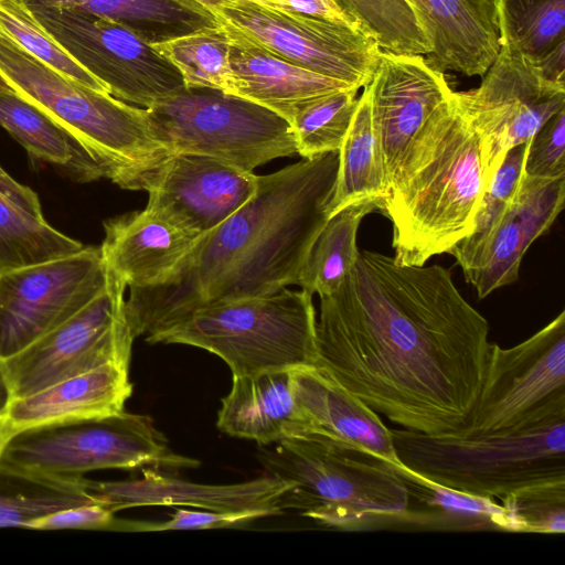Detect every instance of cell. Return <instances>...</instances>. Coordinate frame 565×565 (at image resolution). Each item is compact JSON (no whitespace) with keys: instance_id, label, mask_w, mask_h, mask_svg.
Listing matches in <instances>:
<instances>
[{"instance_id":"6da1fadb","label":"cell","mask_w":565,"mask_h":565,"mask_svg":"<svg viewBox=\"0 0 565 565\" xmlns=\"http://www.w3.org/2000/svg\"><path fill=\"white\" fill-rule=\"evenodd\" d=\"M488 337L447 268L360 250L339 288L320 297L312 366L402 428L454 434L480 393Z\"/></svg>"},{"instance_id":"7a4b0ae2","label":"cell","mask_w":565,"mask_h":565,"mask_svg":"<svg viewBox=\"0 0 565 565\" xmlns=\"http://www.w3.org/2000/svg\"><path fill=\"white\" fill-rule=\"evenodd\" d=\"M338 167L334 151L258 175L250 200L201 235L164 282L129 288L125 308L134 338L153 343L201 307L297 285L329 217Z\"/></svg>"},{"instance_id":"3957f363","label":"cell","mask_w":565,"mask_h":565,"mask_svg":"<svg viewBox=\"0 0 565 565\" xmlns=\"http://www.w3.org/2000/svg\"><path fill=\"white\" fill-rule=\"evenodd\" d=\"M487 185L478 136L452 93L426 124L384 203L395 262L422 266L449 253L472 232Z\"/></svg>"},{"instance_id":"277c9868","label":"cell","mask_w":565,"mask_h":565,"mask_svg":"<svg viewBox=\"0 0 565 565\" xmlns=\"http://www.w3.org/2000/svg\"><path fill=\"white\" fill-rule=\"evenodd\" d=\"M0 87L30 102L61 126L126 190H147L171 154L145 108L64 75L0 34Z\"/></svg>"},{"instance_id":"5b68a950","label":"cell","mask_w":565,"mask_h":565,"mask_svg":"<svg viewBox=\"0 0 565 565\" xmlns=\"http://www.w3.org/2000/svg\"><path fill=\"white\" fill-rule=\"evenodd\" d=\"M267 475L289 487L277 509L296 510L320 525L358 530L404 521L407 487L391 463L358 446L306 433L258 446Z\"/></svg>"},{"instance_id":"8992f818","label":"cell","mask_w":565,"mask_h":565,"mask_svg":"<svg viewBox=\"0 0 565 565\" xmlns=\"http://www.w3.org/2000/svg\"><path fill=\"white\" fill-rule=\"evenodd\" d=\"M391 431L403 466L467 494L502 501L533 486L565 481V404L500 431Z\"/></svg>"},{"instance_id":"52a82bcc","label":"cell","mask_w":565,"mask_h":565,"mask_svg":"<svg viewBox=\"0 0 565 565\" xmlns=\"http://www.w3.org/2000/svg\"><path fill=\"white\" fill-rule=\"evenodd\" d=\"M174 452L149 416L119 413L25 427L0 446V471L34 479H77L103 469L196 468Z\"/></svg>"},{"instance_id":"ba28073f","label":"cell","mask_w":565,"mask_h":565,"mask_svg":"<svg viewBox=\"0 0 565 565\" xmlns=\"http://www.w3.org/2000/svg\"><path fill=\"white\" fill-rule=\"evenodd\" d=\"M316 310L306 290H280L201 307L153 343L196 347L220 356L233 375L312 366Z\"/></svg>"},{"instance_id":"9c48e42d","label":"cell","mask_w":565,"mask_h":565,"mask_svg":"<svg viewBox=\"0 0 565 565\" xmlns=\"http://www.w3.org/2000/svg\"><path fill=\"white\" fill-rule=\"evenodd\" d=\"M172 153L220 159L247 171L297 153L290 122L249 99L207 87H183L145 108Z\"/></svg>"},{"instance_id":"30bf717a","label":"cell","mask_w":565,"mask_h":565,"mask_svg":"<svg viewBox=\"0 0 565 565\" xmlns=\"http://www.w3.org/2000/svg\"><path fill=\"white\" fill-rule=\"evenodd\" d=\"M29 9L49 35L121 102L149 108L185 87L167 57L120 23L74 9Z\"/></svg>"},{"instance_id":"8fae6325","label":"cell","mask_w":565,"mask_h":565,"mask_svg":"<svg viewBox=\"0 0 565 565\" xmlns=\"http://www.w3.org/2000/svg\"><path fill=\"white\" fill-rule=\"evenodd\" d=\"M211 12L275 55L358 88L371 82L379 65L376 42L343 23L249 0H223Z\"/></svg>"},{"instance_id":"7c38bea8","label":"cell","mask_w":565,"mask_h":565,"mask_svg":"<svg viewBox=\"0 0 565 565\" xmlns=\"http://www.w3.org/2000/svg\"><path fill=\"white\" fill-rule=\"evenodd\" d=\"M109 275L106 289L64 323L3 360L14 398L106 364L129 365L135 340L127 286Z\"/></svg>"},{"instance_id":"4fadbf2b","label":"cell","mask_w":565,"mask_h":565,"mask_svg":"<svg viewBox=\"0 0 565 565\" xmlns=\"http://www.w3.org/2000/svg\"><path fill=\"white\" fill-rule=\"evenodd\" d=\"M454 99L478 136L489 183L510 149L565 108V84L547 79L532 61L501 44L481 84L454 92Z\"/></svg>"},{"instance_id":"5bb4252c","label":"cell","mask_w":565,"mask_h":565,"mask_svg":"<svg viewBox=\"0 0 565 565\" xmlns=\"http://www.w3.org/2000/svg\"><path fill=\"white\" fill-rule=\"evenodd\" d=\"M100 246L0 274V359L54 330L108 285Z\"/></svg>"},{"instance_id":"9a60e30c","label":"cell","mask_w":565,"mask_h":565,"mask_svg":"<svg viewBox=\"0 0 565 565\" xmlns=\"http://www.w3.org/2000/svg\"><path fill=\"white\" fill-rule=\"evenodd\" d=\"M565 402V311L508 349L491 343L480 393L463 428L468 435L514 428Z\"/></svg>"},{"instance_id":"2e32d148","label":"cell","mask_w":565,"mask_h":565,"mask_svg":"<svg viewBox=\"0 0 565 565\" xmlns=\"http://www.w3.org/2000/svg\"><path fill=\"white\" fill-rule=\"evenodd\" d=\"M366 87L391 194L426 124L454 90L423 55L382 50Z\"/></svg>"},{"instance_id":"e0dca14e","label":"cell","mask_w":565,"mask_h":565,"mask_svg":"<svg viewBox=\"0 0 565 565\" xmlns=\"http://www.w3.org/2000/svg\"><path fill=\"white\" fill-rule=\"evenodd\" d=\"M258 175L220 159L172 153L147 188L145 209L201 236L255 194Z\"/></svg>"},{"instance_id":"ac0fdd59","label":"cell","mask_w":565,"mask_h":565,"mask_svg":"<svg viewBox=\"0 0 565 565\" xmlns=\"http://www.w3.org/2000/svg\"><path fill=\"white\" fill-rule=\"evenodd\" d=\"M565 201V177L537 179L522 171L514 198L492 231L462 267L479 298L519 278L520 265L531 244L545 234Z\"/></svg>"},{"instance_id":"d6986e66","label":"cell","mask_w":565,"mask_h":565,"mask_svg":"<svg viewBox=\"0 0 565 565\" xmlns=\"http://www.w3.org/2000/svg\"><path fill=\"white\" fill-rule=\"evenodd\" d=\"M141 477L119 481H95L85 478L86 491L113 512L138 507H194L212 511L270 510L276 514L277 501L289 487L265 475L231 484H205L188 481L142 468Z\"/></svg>"},{"instance_id":"ffe728a7","label":"cell","mask_w":565,"mask_h":565,"mask_svg":"<svg viewBox=\"0 0 565 565\" xmlns=\"http://www.w3.org/2000/svg\"><path fill=\"white\" fill-rule=\"evenodd\" d=\"M429 41L436 70L483 76L500 47L497 0H406Z\"/></svg>"},{"instance_id":"44dd1931","label":"cell","mask_w":565,"mask_h":565,"mask_svg":"<svg viewBox=\"0 0 565 565\" xmlns=\"http://www.w3.org/2000/svg\"><path fill=\"white\" fill-rule=\"evenodd\" d=\"M104 230L105 265L127 288L164 282L200 237L147 209L108 218Z\"/></svg>"},{"instance_id":"7402d4cb","label":"cell","mask_w":565,"mask_h":565,"mask_svg":"<svg viewBox=\"0 0 565 565\" xmlns=\"http://www.w3.org/2000/svg\"><path fill=\"white\" fill-rule=\"evenodd\" d=\"M292 386L300 418L294 437L313 433L337 438L402 465L392 431L379 414L317 367L292 369Z\"/></svg>"},{"instance_id":"603a6c76","label":"cell","mask_w":565,"mask_h":565,"mask_svg":"<svg viewBox=\"0 0 565 565\" xmlns=\"http://www.w3.org/2000/svg\"><path fill=\"white\" fill-rule=\"evenodd\" d=\"M222 26L231 43L230 62L236 79L235 95L263 105L288 121L309 102L354 87L292 64L243 34Z\"/></svg>"},{"instance_id":"cb8c5ba5","label":"cell","mask_w":565,"mask_h":565,"mask_svg":"<svg viewBox=\"0 0 565 565\" xmlns=\"http://www.w3.org/2000/svg\"><path fill=\"white\" fill-rule=\"evenodd\" d=\"M131 393L129 365H103L14 398L4 415L7 435L35 425L122 413Z\"/></svg>"},{"instance_id":"d4e9b609","label":"cell","mask_w":565,"mask_h":565,"mask_svg":"<svg viewBox=\"0 0 565 565\" xmlns=\"http://www.w3.org/2000/svg\"><path fill=\"white\" fill-rule=\"evenodd\" d=\"M216 426L226 435L260 446L294 437L300 418L292 370L233 375L231 391L221 402Z\"/></svg>"},{"instance_id":"484cf974","label":"cell","mask_w":565,"mask_h":565,"mask_svg":"<svg viewBox=\"0 0 565 565\" xmlns=\"http://www.w3.org/2000/svg\"><path fill=\"white\" fill-rule=\"evenodd\" d=\"M26 6L74 9L107 17L150 44L220 25L191 0H24Z\"/></svg>"},{"instance_id":"4316f807","label":"cell","mask_w":565,"mask_h":565,"mask_svg":"<svg viewBox=\"0 0 565 565\" xmlns=\"http://www.w3.org/2000/svg\"><path fill=\"white\" fill-rule=\"evenodd\" d=\"M408 491L404 521L441 530L512 531L508 511L493 499L481 498L439 486L395 465Z\"/></svg>"},{"instance_id":"83f0119b","label":"cell","mask_w":565,"mask_h":565,"mask_svg":"<svg viewBox=\"0 0 565 565\" xmlns=\"http://www.w3.org/2000/svg\"><path fill=\"white\" fill-rule=\"evenodd\" d=\"M0 126L34 159L67 169L79 181L104 178L98 164L61 126L17 93L2 87Z\"/></svg>"},{"instance_id":"f1b7e54d","label":"cell","mask_w":565,"mask_h":565,"mask_svg":"<svg viewBox=\"0 0 565 565\" xmlns=\"http://www.w3.org/2000/svg\"><path fill=\"white\" fill-rule=\"evenodd\" d=\"M363 88L350 129L338 151V177L329 204V216L351 203L367 199L381 202L384 207L390 196L382 150L372 120L369 89L366 86Z\"/></svg>"},{"instance_id":"f546056e","label":"cell","mask_w":565,"mask_h":565,"mask_svg":"<svg viewBox=\"0 0 565 565\" xmlns=\"http://www.w3.org/2000/svg\"><path fill=\"white\" fill-rule=\"evenodd\" d=\"M377 211H383V204L367 199L331 214L308 252L297 285L312 296L335 291L358 259L356 236L362 220Z\"/></svg>"},{"instance_id":"4dcf8cb0","label":"cell","mask_w":565,"mask_h":565,"mask_svg":"<svg viewBox=\"0 0 565 565\" xmlns=\"http://www.w3.org/2000/svg\"><path fill=\"white\" fill-rule=\"evenodd\" d=\"M501 44L539 65L565 47V0H497Z\"/></svg>"},{"instance_id":"1f68e13d","label":"cell","mask_w":565,"mask_h":565,"mask_svg":"<svg viewBox=\"0 0 565 565\" xmlns=\"http://www.w3.org/2000/svg\"><path fill=\"white\" fill-rule=\"evenodd\" d=\"M84 245L0 192V274L61 258Z\"/></svg>"},{"instance_id":"d6a6232c","label":"cell","mask_w":565,"mask_h":565,"mask_svg":"<svg viewBox=\"0 0 565 565\" xmlns=\"http://www.w3.org/2000/svg\"><path fill=\"white\" fill-rule=\"evenodd\" d=\"M99 503L85 489V478L34 479L0 471V527H28L49 513Z\"/></svg>"},{"instance_id":"836d02e7","label":"cell","mask_w":565,"mask_h":565,"mask_svg":"<svg viewBox=\"0 0 565 565\" xmlns=\"http://www.w3.org/2000/svg\"><path fill=\"white\" fill-rule=\"evenodd\" d=\"M152 45L178 68L185 87H207L235 95L230 38L221 24Z\"/></svg>"},{"instance_id":"e575fe53","label":"cell","mask_w":565,"mask_h":565,"mask_svg":"<svg viewBox=\"0 0 565 565\" xmlns=\"http://www.w3.org/2000/svg\"><path fill=\"white\" fill-rule=\"evenodd\" d=\"M382 51L427 56L430 44L406 0H337Z\"/></svg>"},{"instance_id":"d590c367","label":"cell","mask_w":565,"mask_h":565,"mask_svg":"<svg viewBox=\"0 0 565 565\" xmlns=\"http://www.w3.org/2000/svg\"><path fill=\"white\" fill-rule=\"evenodd\" d=\"M358 90L351 87L321 96L294 114L289 122L298 154L313 158L339 151L358 107Z\"/></svg>"},{"instance_id":"8d00e7d4","label":"cell","mask_w":565,"mask_h":565,"mask_svg":"<svg viewBox=\"0 0 565 565\" xmlns=\"http://www.w3.org/2000/svg\"><path fill=\"white\" fill-rule=\"evenodd\" d=\"M0 34L64 75L98 92L106 87L72 58L40 25L24 0H0Z\"/></svg>"},{"instance_id":"74e56055","label":"cell","mask_w":565,"mask_h":565,"mask_svg":"<svg viewBox=\"0 0 565 565\" xmlns=\"http://www.w3.org/2000/svg\"><path fill=\"white\" fill-rule=\"evenodd\" d=\"M526 143L510 149L490 182L480 201L472 232L450 252L460 267H465L514 198L523 171Z\"/></svg>"},{"instance_id":"f35d334b","label":"cell","mask_w":565,"mask_h":565,"mask_svg":"<svg viewBox=\"0 0 565 565\" xmlns=\"http://www.w3.org/2000/svg\"><path fill=\"white\" fill-rule=\"evenodd\" d=\"M501 502L508 511L513 532H565V481L533 486Z\"/></svg>"},{"instance_id":"ab89813d","label":"cell","mask_w":565,"mask_h":565,"mask_svg":"<svg viewBox=\"0 0 565 565\" xmlns=\"http://www.w3.org/2000/svg\"><path fill=\"white\" fill-rule=\"evenodd\" d=\"M523 173L537 179L565 177V108L526 142Z\"/></svg>"},{"instance_id":"60d3db41","label":"cell","mask_w":565,"mask_h":565,"mask_svg":"<svg viewBox=\"0 0 565 565\" xmlns=\"http://www.w3.org/2000/svg\"><path fill=\"white\" fill-rule=\"evenodd\" d=\"M276 515L270 510L212 511L174 508L171 519L163 523L120 520L119 531L210 530L237 527L255 520Z\"/></svg>"},{"instance_id":"b9f144b4","label":"cell","mask_w":565,"mask_h":565,"mask_svg":"<svg viewBox=\"0 0 565 565\" xmlns=\"http://www.w3.org/2000/svg\"><path fill=\"white\" fill-rule=\"evenodd\" d=\"M115 512L100 503H88L62 509L43 515L29 524L34 530H115L119 519Z\"/></svg>"},{"instance_id":"7bdbcfd3","label":"cell","mask_w":565,"mask_h":565,"mask_svg":"<svg viewBox=\"0 0 565 565\" xmlns=\"http://www.w3.org/2000/svg\"><path fill=\"white\" fill-rule=\"evenodd\" d=\"M280 2L284 8L303 14L343 23L362 31L354 19L340 6L337 0H280Z\"/></svg>"},{"instance_id":"ee69618b","label":"cell","mask_w":565,"mask_h":565,"mask_svg":"<svg viewBox=\"0 0 565 565\" xmlns=\"http://www.w3.org/2000/svg\"><path fill=\"white\" fill-rule=\"evenodd\" d=\"M0 192L32 215L44 218L38 194L29 186L15 181L1 167Z\"/></svg>"},{"instance_id":"f6af8a7d","label":"cell","mask_w":565,"mask_h":565,"mask_svg":"<svg viewBox=\"0 0 565 565\" xmlns=\"http://www.w3.org/2000/svg\"><path fill=\"white\" fill-rule=\"evenodd\" d=\"M14 399L12 387L6 371L3 360L0 359V417H3Z\"/></svg>"},{"instance_id":"bcb514c9","label":"cell","mask_w":565,"mask_h":565,"mask_svg":"<svg viewBox=\"0 0 565 565\" xmlns=\"http://www.w3.org/2000/svg\"><path fill=\"white\" fill-rule=\"evenodd\" d=\"M194 2L200 3L207 10H212L217 3H220L223 0H191ZM257 3L266 4V6H274V7H282L280 0H249ZM284 8V7H282Z\"/></svg>"},{"instance_id":"7dc6e473","label":"cell","mask_w":565,"mask_h":565,"mask_svg":"<svg viewBox=\"0 0 565 565\" xmlns=\"http://www.w3.org/2000/svg\"><path fill=\"white\" fill-rule=\"evenodd\" d=\"M7 436L6 420L4 416L0 417V446L4 437Z\"/></svg>"}]
</instances>
